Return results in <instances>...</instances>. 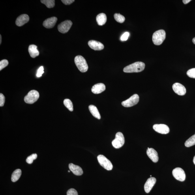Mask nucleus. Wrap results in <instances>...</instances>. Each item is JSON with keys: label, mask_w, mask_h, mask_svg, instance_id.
Returning a JSON list of instances; mask_svg holds the SVG:
<instances>
[{"label": "nucleus", "mask_w": 195, "mask_h": 195, "mask_svg": "<svg viewBox=\"0 0 195 195\" xmlns=\"http://www.w3.org/2000/svg\"><path fill=\"white\" fill-rule=\"evenodd\" d=\"M172 175L176 179L179 181H184L186 178L185 172L181 168H175L172 171Z\"/></svg>", "instance_id": "6e6552de"}, {"label": "nucleus", "mask_w": 195, "mask_h": 195, "mask_svg": "<svg viewBox=\"0 0 195 195\" xmlns=\"http://www.w3.org/2000/svg\"><path fill=\"white\" fill-rule=\"evenodd\" d=\"M67 195H78L77 191L73 188L70 189L68 190Z\"/></svg>", "instance_id": "7c9ffc66"}, {"label": "nucleus", "mask_w": 195, "mask_h": 195, "mask_svg": "<svg viewBox=\"0 0 195 195\" xmlns=\"http://www.w3.org/2000/svg\"><path fill=\"white\" fill-rule=\"evenodd\" d=\"M153 128L156 132L160 134H167L170 132V128L165 124H155L153 126Z\"/></svg>", "instance_id": "9d476101"}, {"label": "nucleus", "mask_w": 195, "mask_h": 195, "mask_svg": "<svg viewBox=\"0 0 195 195\" xmlns=\"http://www.w3.org/2000/svg\"><path fill=\"white\" fill-rule=\"evenodd\" d=\"M40 2L49 8L54 7L55 5L54 0H41Z\"/></svg>", "instance_id": "5701e85b"}, {"label": "nucleus", "mask_w": 195, "mask_h": 195, "mask_svg": "<svg viewBox=\"0 0 195 195\" xmlns=\"http://www.w3.org/2000/svg\"><path fill=\"white\" fill-rule=\"evenodd\" d=\"M21 175V171L20 169H17L13 172L11 176V180L15 182L19 180Z\"/></svg>", "instance_id": "4be33fe9"}, {"label": "nucleus", "mask_w": 195, "mask_h": 195, "mask_svg": "<svg viewBox=\"0 0 195 195\" xmlns=\"http://www.w3.org/2000/svg\"><path fill=\"white\" fill-rule=\"evenodd\" d=\"M166 37V33L163 30H159L154 32L152 37L153 43L160 45L163 42Z\"/></svg>", "instance_id": "f03ea898"}, {"label": "nucleus", "mask_w": 195, "mask_h": 195, "mask_svg": "<svg viewBox=\"0 0 195 195\" xmlns=\"http://www.w3.org/2000/svg\"><path fill=\"white\" fill-rule=\"evenodd\" d=\"M5 96L2 94H0V106L2 107L5 103Z\"/></svg>", "instance_id": "473e14b6"}, {"label": "nucleus", "mask_w": 195, "mask_h": 195, "mask_svg": "<svg viewBox=\"0 0 195 195\" xmlns=\"http://www.w3.org/2000/svg\"><path fill=\"white\" fill-rule=\"evenodd\" d=\"M195 145V134L186 140L185 143V146L186 147H190Z\"/></svg>", "instance_id": "b1692460"}, {"label": "nucleus", "mask_w": 195, "mask_h": 195, "mask_svg": "<svg viewBox=\"0 0 195 195\" xmlns=\"http://www.w3.org/2000/svg\"><path fill=\"white\" fill-rule=\"evenodd\" d=\"M147 154L152 161L156 163L159 160V157L157 151L153 148H148L147 150Z\"/></svg>", "instance_id": "dca6fc26"}, {"label": "nucleus", "mask_w": 195, "mask_h": 195, "mask_svg": "<svg viewBox=\"0 0 195 195\" xmlns=\"http://www.w3.org/2000/svg\"><path fill=\"white\" fill-rule=\"evenodd\" d=\"M156 182V179L155 177H150L148 179L145 184L144 189L146 193L150 191Z\"/></svg>", "instance_id": "2eb2a0df"}, {"label": "nucleus", "mask_w": 195, "mask_h": 195, "mask_svg": "<svg viewBox=\"0 0 195 195\" xmlns=\"http://www.w3.org/2000/svg\"><path fill=\"white\" fill-rule=\"evenodd\" d=\"M191 1V0H183V2L184 4H187Z\"/></svg>", "instance_id": "f704fd0d"}, {"label": "nucleus", "mask_w": 195, "mask_h": 195, "mask_svg": "<svg viewBox=\"0 0 195 195\" xmlns=\"http://www.w3.org/2000/svg\"><path fill=\"white\" fill-rule=\"evenodd\" d=\"M44 67L43 66H41L38 69L36 76L38 78H40L42 76V75L44 73Z\"/></svg>", "instance_id": "c756f323"}, {"label": "nucleus", "mask_w": 195, "mask_h": 195, "mask_svg": "<svg viewBox=\"0 0 195 195\" xmlns=\"http://www.w3.org/2000/svg\"><path fill=\"white\" fill-rule=\"evenodd\" d=\"M57 19L56 17H51V18L46 19L44 21L43 25L46 28H52L54 27L57 23Z\"/></svg>", "instance_id": "f8f14e48"}, {"label": "nucleus", "mask_w": 195, "mask_h": 195, "mask_svg": "<svg viewBox=\"0 0 195 195\" xmlns=\"http://www.w3.org/2000/svg\"><path fill=\"white\" fill-rule=\"evenodd\" d=\"M115 20L117 22L122 23L124 22L125 20V18L123 15L120 14H115L114 15Z\"/></svg>", "instance_id": "a878e982"}, {"label": "nucleus", "mask_w": 195, "mask_h": 195, "mask_svg": "<svg viewBox=\"0 0 195 195\" xmlns=\"http://www.w3.org/2000/svg\"><path fill=\"white\" fill-rule=\"evenodd\" d=\"M68 172H70V171H68Z\"/></svg>", "instance_id": "58836bf2"}, {"label": "nucleus", "mask_w": 195, "mask_h": 195, "mask_svg": "<svg viewBox=\"0 0 195 195\" xmlns=\"http://www.w3.org/2000/svg\"><path fill=\"white\" fill-rule=\"evenodd\" d=\"M173 91L176 93L180 95H184L186 93L185 87L179 83H175L172 86Z\"/></svg>", "instance_id": "9b49d317"}, {"label": "nucleus", "mask_w": 195, "mask_h": 195, "mask_svg": "<svg viewBox=\"0 0 195 195\" xmlns=\"http://www.w3.org/2000/svg\"><path fill=\"white\" fill-rule=\"evenodd\" d=\"M74 62L77 67L81 72H86L88 66L84 58L80 55L77 56L74 58Z\"/></svg>", "instance_id": "7ed1b4c3"}, {"label": "nucleus", "mask_w": 195, "mask_h": 195, "mask_svg": "<svg viewBox=\"0 0 195 195\" xmlns=\"http://www.w3.org/2000/svg\"><path fill=\"white\" fill-rule=\"evenodd\" d=\"M2 43V36L0 35V44H1Z\"/></svg>", "instance_id": "c9c22d12"}, {"label": "nucleus", "mask_w": 195, "mask_h": 195, "mask_svg": "<svg viewBox=\"0 0 195 195\" xmlns=\"http://www.w3.org/2000/svg\"><path fill=\"white\" fill-rule=\"evenodd\" d=\"M139 101V96L137 94H134L127 100L122 102V105L126 108H129L135 105Z\"/></svg>", "instance_id": "0eeeda50"}, {"label": "nucleus", "mask_w": 195, "mask_h": 195, "mask_svg": "<svg viewBox=\"0 0 195 195\" xmlns=\"http://www.w3.org/2000/svg\"><path fill=\"white\" fill-rule=\"evenodd\" d=\"M72 25V23L70 20L64 21L58 26V30L62 33H66L69 31Z\"/></svg>", "instance_id": "1a4fd4ad"}, {"label": "nucleus", "mask_w": 195, "mask_h": 195, "mask_svg": "<svg viewBox=\"0 0 195 195\" xmlns=\"http://www.w3.org/2000/svg\"><path fill=\"white\" fill-rule=\"evenodd\" d=\"M193 162L194 163L195 165V156L193 158Z\"/></svg>", "instance_id": "4c0bfd02"}, {"label": "nucleus", "mask_w": 195, "mask_h": 195, "mask_svg": "<svg viewBox=\"0 0 195 195\" xmlns=\"http://www.w3.org/2000/svg\"><path fill=\"white\" fill-rule=\"evenodd\" d=\"M193 42L194 44H195V37L193 39Z\"/></svg>", "instance_id": "e433bc0d"}, {"label": "nucleus", "mask_w": 195, "mask_h": 195, "mask_svg": "<svg viewBox=\"0 0 195 195\" xmlns=\"http://www.w3.org/2000/svg\"><path fill=\"white\" fill-rule=\"evenodd\" d=\"M61 1L65 5H70L74 2V0H62Z\"/></svg>", "instance_id": "72a5a7b5"}, {"label": "nucleus", "mask_w": 195, "mask_h": 195, "mask_svg": "<svg viewBox=\"0 0 195 195\" xmlns=\"http://www.w3.org/2000/svg\"><path fill=\"white\" fill-rule=\"evenodd\" d=\"M89 109L90 112L94 117L98 119H100L101 118L99 111L95 106L91 105L89 107Z\"/></svg>", "instance_id": "412c9836"}, {"label": "nucleus", "mask_w": 195, "mask_h": 195, "mask_svg": "<svg viewBox=\"0 0 195 195\" xmlns=\"http://www.w3.org/2000/svg\"><path fill=\"white\" fill-rule=\"evenodd\" d=\"M96 20L98 24L100 26H102L105 24L107 21V16L104 13L98 14L96 17Z\"/></svg>", "instance_id": "aec40b11"}, {"label": "nucleus", "mask_w": 195, "mask_h": 195, "mask_svg": "<svg viewBox=\"0 0 195 195\" xmlns=\"http://www.w3.org/2000/svg\"><path fill=\"white\" fill-rule=\"evenodd\" d=\"M29 20V17L27 14H23L16 19V24L18 27L22 26Z\"/></svg>", "instance_id": "ddd939ff"}, {"label": "nucleus", "mask_w": 195, "mask_h": 195, "mask_svg": "<svg viewBox=\"0 0 195 195\" xmlns=\"http://www.w3.org/2000/svg\"><path fill=\"white\" fill-rule=\"evenodd\" d=\"M130 34L128 32H125L121 36V40L122 41H126L128 39L129 37Z\"/></svg>", "instance_id": "2f4dec72"}, {"label": "nucleus", "mask_w": 195, "mask_h": 195, "mask_svg": "<svg viewBox=\"0 0 195 195\" xmlns=\"http://www.w3.org/2000/svg\"><path fill=\"white\" fill-rule=\"evenodd\" d=\"M145 64L142 62H136L124 68L123 71L125 73L140 72L145 68Z\"/></svg>", "instance_id": "f257e3e1"}, {"label": "nucleus", "mask_w": 195, "mask_h": 195, "mask_svg": "<svg viewBox=\"0 0 195 195\" xmlns=\"http://www.w3.org/2000/svg\"><path fill=\"white\" fill-rule=\"evenodd\" d=\"M64 104L66 108L70 111H72L74 110L73 104L72 103L69 99H66L64 100Z\"/></svg>", "instance_id": "393cba45"}, {"label": "nucleus", "mask_w": 195, "mask_h": 195, "mask_svg": "<svg viewBox=\"0 0 195 195\" xmlns=\"http://www.w3.org/2000/svg\"><path fill=\"white\" fill-rule=\"evenodd\" d=\"M37 154H32V155L28 157L26 159V162L28 163L31 164L33 163V160L37 159Z\"/></svg>", "instance_id": "bb28decb"}, {"label": "nucleus", "mask_w": 195, "mask_h": 195, "mask_svg": "<svg viewBox=\"0 0 195 195\" xmlns=\"http://www.w3.org/2000/svg\"><path fill=\"white\" fill-rule=\"evenodd\" d=\"M106 89L105 85L103 83H98L94 85L91 88V91L95 94L102 93Z\"/></svg>", "instance_id": "f3484780"}, {"label": "nucleus", "mask_w": 195, "mask_h": 195, "mask_svg": "<svg viewBox=\"0 0 195 195\" xmlns=\"http://www.w3.org/2000/svg\"><path fill=\"white\" fill-rule=\"evenodd\" d=\"M97 159L100 164L102 167L108 171L112 170L113 165L108 159L103 155H100L97 156Z\"/></svg>", "instance_id": "423d86ee"}, {"label": "nucleus", "mask_w": 195, "mask_h": 195, "mask_svg": "<svg viewBox=\"0 0 195 195\" xmlns=\"http://www.w3.org/2000/svg\"><path fill=\"white\" fill-rule=\"evenodd\" d=\"M37 47L35 45H31L29 47L28 51L31 57L35 58L39 55V51L37 50Z\"/></svg>", "instance_id": "6ab92c4d"}, {"label": "nucleus", "mask_w": 195, "mask_h": 195, "mask_svg": "<svg viewBox=\"0 0 195 195\" xmlns=\"http://www.w3.org/2000/svg\"><path fill=\"white\" fill-rule=\"evenodd\" d=\"M69 168L70 170L75 175L81 176L83 174V170L80 166L76 165L73 163H70L69 164Z\"/></svg>", "instance_id": "a211bd4d"}, {"label": "nucleus", "mask_w": 195, "mask_h": 195, "mask_svg": "<svg viewBox=\"0 0 195 195\" xmlns=\"http://www.w3.org/2000/svg\"><path fill=\"white\" fill-rule=\"evenodd\" d=\"M125 143V138L123 134L119 132L116 134L115 138L112 141V145L116 149H119L123 146Z\"/></svg>", "instance_id": "39448f33"}, {"label": "nucleus", "mask_w": 195, "mask_h": 195, "mask_svg": "<svg viewBox=\"0 0 195 195\" xmlns=\"http://www.w3.org/2000/svg\"><path fill=\"white\" fill-rule=\"evenodd\" d=\"M89 46L95 50H101L104 49V46L101 42L95 40H91L88 43Z\"/></svg>", "instance_id": "4468645a"}, {"label": "nucleus", "mask_w": 195, "mask_h": 195, "mask_svg": "<svg viewBox=\"0 0 195 195\" xmlns=\"http://www.w3.org/2000/svg\"><path fill=\"white\" fill-rule=\"evenodd\" d=\"M187 74L190 78H195V68L189 70L187 72Z\"/></svg>", "instance_id": "c85d7f7f"}, {"label": "nucleus", "mask_w": 195, "mask_h": 195, "mask_svg": "<svg viewBox=\"0 0 195 195\" xmlns=\"http://www.w3.org/2000/svg\"><path fill=\"white\" fill-rule=\"evenodd\" d=\"M39 97L40 94L38 91L32 90L24 97V101L28 104H33L37 101Z\"/></svg>", "instance_id": "20e7f679"}, {"label": "nucleus", "mask_w": 195, "mask_h": 195, "mask_svg": "<svg viewBox=\"0 0 195 195\" xmlns=\"http://www.w3.org/2000/svg\"><path fill=\"white\" fill-rule=\"evenodd\" d=\"M8 64V61L7 60L4 59L0 61V70H1L3 68L7 67Z\"/></svg>", "instance_id": "cd10ccee"}]
</instances>
